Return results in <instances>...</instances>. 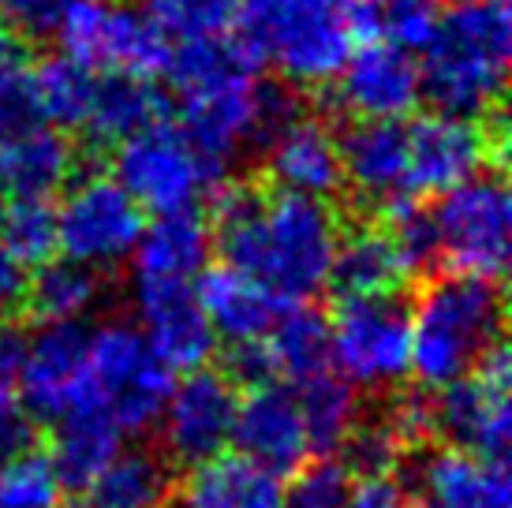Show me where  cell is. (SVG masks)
<instances>
[{"mask_svg": "<svg viewBox=\"0 0 512 508\" xmlns=\"http://www.w3.org/2000/svg\"><path fill=\"white\" fill-rule=\"evenodd\" d=\"M329 322V359L356 389L385 393L412 374V322L397 292L341 296Z\"/></svg>", "mask_w": 512, "mask_h": 508, "instance_id": "5b68a950", "label": "cell"}, {"mask_svg": "<svg viewBox=\"0 0 512 508\" xmlns=\"http://www.w3.org/2000/svg\"><path fill=\"white\" fill-rule=\"evenodd\" d=\"M281 475L247 460L243 452H217L202 464H191V475L180 486L184 508H277Z\"/></svg>", "mask_w": 512, "mask_h": 508, "instance_id": "603a6c76", "label": "cell"}, {"mask_svg": "<svg viewBox=\"0 0 512 508\" xmlns=\"http://www.w3.org/2000/svg\"><path fill=\"white\" fill-rule=\"evenodd\" d=\"M214 251V228L195 206L154 213L131 251L135 281H195Z\"/></svg>", "mask_w": 512, "mask_h": 508, "instance_id": "7402d4cb", "label": "cell"}, {"mask_svg": "<svg viewBox=\"0 0 512 508\" xmlns=\"http://www.w3.org/2000/svg\"><path fill=\"white\" fill-rule=\"evenodd\" d=\"M509 57V0H456L423 45L419 83L438 113L486 120L501 105Z\"/></svg>", "mask_w": 512, "mask_h": 508, "instance_id": "7a4b0ae2", "label": "cell"}, {"mask_svg": "<svg viewBox=\"0 0 512 508\" xmlns=\"http://www.w3.org/2000/svg\"><path fill=\"white\" fill-rule=\"evenodd\" d=\"M210 195V228L228 266L251 273L285 303H307L329 288L341 221L326 198L296 191L266 195L243 180H221Z\"/></svg>", "mask_w": 512, "mask_h": 508, "instance_id": "6da1fadb", "label": "cell"}, {"mask_svg": "<svg viewBox=\"0 0 512 508\" xmlns=\"http://www.w3.org/2000/svg\"><path fill=\"white\" fill-rule=\"evenodd\" d=\"M236 38L292 86H326L356 49L352 0H240Z\"/></svg>", "mask_w": 512, "mask_h": 508, "instance_id": "3957f363", "label": "cell"}, {"mask_svg": "<svg viewBox=\"0 0 512 508\" xmlns=\"http://www.w3.org/2000/svg\"><path fill=\"white\" fill-rule=\"evenodd\" d=\"M337 105L356 120H404L423 98L412 49L370 42L352 49L337 71Z\"/></svg>", "mask_w": 512, "mask_h": 508, "instance_id": "9a60e30c", "label": "cell"}, {"mask_svg": "<svg viewBox=\"0 0 512 508\" xmlns=\"http://www.w3.org/2000/svg\"><path fill=\"white\" fill-rule=\"evenodd\" d=\"M408 131V195L427 198L464 184L468 176L483 172L490 161H505L509 131L505 116L494 109L490 124L471 116L427 113L404 124Z\"/></svg>", "mask_w": 512, "mask_h": 508, "instance_id": "9c48e42d", "label": "cell"}, {"mask_svg": "<svg viewBox=\"0 0 512 508\" xmlns=\"http://www.w3.org/2000/svg\"><path fill=\"white\" fill-rule=\"evenodd\" d=\"M0 217H4V191H0Z\"/></svg>", "mask_w": 512, "mask_h": 508, "instance_id": "681fc988", "label": "cell"}, {"mask_svg": "<svg viewBox=\"0 0 512 508\" xmlns=\"http://www.w3.org/2000/svg\"><path fill=\"white\" fill-rule=\"evenodd\" d=\"M225 374L236 381V385H243V389H251V385H262V381L277 378V367H273V355H270V344H266V337L236 340V344H228Z\"/></svg>", "mask_w": 512, "mask_h": 508, "instance_id": "7bdbcfd3", "label": "cell"}, {"mask_svg": "<svg viewBox=\"0 0 512 508\" xmlns=\"http://www.w3.org/2000/svg\"><path fill=\"white\" fill-rule=\"evenodd\" d=\"M232 445L247 460L270 467L277 475L307 464L311 441H307V426L299 415L296 393L277 385V381L251 385L247 396H240V408H236Z\"/></svg>", "mask_w": 512, "mask_h": 508, "instance_id": "e0dca14e", "label": "cell"}, {"mask_svg": "<svg viewBox=\"0 0 512 508\" xmlns=\"http://www.w3.org/2000/svg\"><path fill=\"white\" fill-rule=\"evenodd\" d=\"M34 441H38L34 411L15 396V389L0 385V467L34 452Z\"/></svg>", "mask_w": 512, "mask_h": 508, "instance_id": "b9f144b4", "label": "cell"}, {"mask_svg": "<svg viewBox=\"0 0 512 508\" xmlns=\"http://www.w3.org/2000/svg\"><path fill=\"white\" fill-rule=\"evenodd\" d=\"M195 296H199V307L210 329L217 337H225L228 344L266 337L281 307H285V299H277L266 284L255 281L243 269L228 266V262L202 269L195 277Z\"/></svg>", "mask_w": 512, "mask_h": 508, "instance_id": "44dd1931", "label": "cell"}, {"mask_svg": "<svg viewBox=\"0 0 512 508\" xmlns=\"http://www.w3.org/2000/svg\"><path fill=\"white\" fill-rule=\"evenodd\" d=\"M438 251L449 273H471L498 281L509 266L512 240V202L501 176L475 172L464 184L438 195L430 210Z\"/></svg>", "mask_w": 512, "mask_h": 508, "instance_id": "52a82bcc", "label": "cell"}, {"mask_svg": "<svg viewBox=\"0 0 512 508\" xmlns=\"http://www.w3.org/2000/svg\"><path fill=\"white\" fill-rule=\"evenodd\" d=\"M57 471L45 456H19L0 467V508H57L60 505Z\"/></svg>", "mask_w": 512, "mask_h": 508, "instance_id": "8d00e7d4", "label": "cell"}, {"mask_svg": "<svg viewBox=\"0 0 512 508\" xmlns=\"http://www.w3.org/2000/svg\"><path fill=\"white\" fill-rule=\"evenodd\" d=\"M113 172L116 184L150 213L187 210L221 184L184 131L169 120H157L131 139L116 142Z\"/></svg>", "mask_w": 512, "mask_h": 508, "instance_id": "ba28073f", "label": "cell"}, {"mask_svg": "<svg viewBox=\"0 0 512 508\" xmlns=\"http://www.w3.org/2000/svg\"><path fill=\"white\" fill-rule=\"evenodd\" d=\"M299 415L307 426V441L311 452H341L344 441L352 438L359 426V389L341 374H314V378L299 381Z\"/></svg>", "mask_w": 512, "mask_h": 508, "instance_id": "f1b7e54d", "label": "cell"}, {"mask_svg": "<svg viewBox=\"0 0 512 508\" xmlns=\"http://www.w3.org/2000/svg\"><path fill=\"white\" fill-rule=\"evenodd\" d=\"M75 146L53 127L0 142V191L12 198H49L68 187L75 172Z\"/></svg>", "mask_w": 512, "mask_h": 508, "instance_id": "d4e9b609", "label": "cell"}, {"mask_svg": "<svg viewBox=\"0 0 512 508\" xmlns=\"http://www.w3.org/2000/svg\"><path fill=\"white\" fill-rule=\"evenodd\" d=\"M412 322V374L419 385L441 389L479 367L494 344H501V288L490 277L445 273L423 284Z\"/></svg>", "mask_w": 512, "mask_h": 508, "instance_id": "277c9868", "label": "cell"}, {"mask_svg": "<svg viewBox=\"0 0 512 508\" xmlns=\"http://www.w3.org/2000/svg\"><path fill=\"white\" fill-rule=\"evenodd\" d=\"M430 508H512L509 471L498 456L468 449H438L415 471Z\"/></svg>", "mask_w": 512, "mask_h": 508, "instance_id": "ffe728a7", "label": "cell"}, {"mask_svg": "<svg viewBox=\"0 0 512 508\" xmlns=\"http://www.w3.org/2000/svg\"><path fill=\"white\" fill-rule=\"evenodd\" d=\"M64 53L83 60L94 71H120L154 79L165 71L169 38L143 8L109 4V0H83L75 4L57 30Z\"/></svg>", "mask_w": 512, "mask_h": 508, "instance_id": "8fae6325", "label": "cell"}, {"mask_svg": "<svg viewBox=\"0 0 512 508\" xmlns=\"http://www.w3.org/2000/svg\"><path fill=\"white\" fill-rule=\"evenodd\" d=\"M19 68H27V45H23V34L0 15V75Z\"/></svg>", "mask_w": 512, "mask_h": 508, "instance_id": "c3c4849f", "label": "cell"}, {"mask_svg": "<svg viewBox=\"0 0 512 508\" xmlns=\"http://www.w3.org/2000/svg\"><path fill=\"white\" fill-rule=\"evenodd\" d=\"M299 475L292 479L288 490H281V505L277 508H344L352 494V471L337 460H322V464L296 467Z\"/></svg>", "mask_w": 512, "mask_h": 508, "instance_id": "74e56055", "label": "cell"}, {"mask_svg": "<svg viewBox=\"0 0 512 508\" xmlns=\"http://www.w3.org/2000/svg\"><path fill=\"white\" fill-rule=\"evenodd\" d=\"M385 423L397 430L404 445H419V441H427L434 434V404L423 393L400 396L397 404L385 411Z\"/></svg>", "mask_w": 512, "mask_h": 508, "instance_id": "ee69618b", "label": "cell"}, {"mask_svg": "<svg viewBox=\"0 0 512 508\" xmlns=\"http://www.w3.org/2000/svg\"><path fill=\"white\" fill-rule=\"evenodd\" d=\"M266 172L277 191L329 198L344 187L341 139L333 127L311 116H296L292 124L266 142Z\"/></svg>", "mask_w": 512, "mask_h": 508, "instance_id": "ac0fdd59", "label": "cell"}, {"mask_svg": "<svg viewBox=\"0 0 512 508\" xmlns=\"http://www.w3.org/2000/svg\"><path fill=\"white\" fill-rule=\"evenodd\" d=\"M344 184L359 198L389 206L408 195V131L404 120H356L341 139Z\"/></svg>", "mask_w": 512, "mask_h": 508, "instance_id": "d6986e66", "label": "cell"}, {"mask_svg": "<svg viewBox=\"0 0 512 508\" xmlns=\"http://www.w3.org/2000/svg\"><path fill=\"white\" fill-rule=\"evenodd\" d=\"M438 0H352V23L359 38L400 49H423L438 27Z\"/></svg>", "mask_w": 512, "mask_h": 508, "instance_id": "1f68e13d", "label": "cell"}, {"mask_svg": "<svg viewBox=\"0 0 512 508\" xmlns=\"http://www.w3.org/2000/svg\"><path fill=\"white\" fill-rule=\"evenodd\" d=\"M120 434L124 430L113 423V415L101 408L94 396L68 415H60L53 452H49L60 490H90V482L98 479L105 464L120 452Z\"/></svg>", "mask_w": 512, "mask_h": 508, "instance_id": "cb8c5ba5", "label": "cell"}, {"mask_svg": "<svg viewBox=\"0 0 512 508\" xmlns=\"http://www.w3.org/2000/svg\"><path fill=\"white\" fill-rule=\"evenodd\" d=\"M240 0H143V12L157 23L165 38L187 42V38H206V34H225L232 30Z\"/></svg>", "mask_w": 512, "mask_h": 508, "instance_id": "d590c367", "label": "cell"}, {"mask_svg": "<svg viewBox=\"0 0 512 508\" xmlns=\"http://www.w3.org/2000/svg\"><path fill=\"white\" fill-rule=\"evenodd\" d=\"M94 508H165L172 497L169 460L154 449H120L90 482Z\"/></svg>", "mask_w": 512, "mask_h": 508, "instance_id": "4316f807", "label": "cell"}, {"mask_svg": "<svg viewBox=\"0 0 512 508\" xmlns=\"http://www.w3.org/2000/svg\"><path fill=\"white\" fill-rule=\"evenodd\" d=\"M27 340L30 333H23L19 325H12L8 318L0 322V385L4 389H15V381H19V370L27 359Z\"/></svg>", "mask_w": 512, "mask_h": 508, "instance_id": "7dc6e473", "label": "cell"}, {"mask_svg": "<svg viewBox=\"0 0 512 508\" xmlns=\"http://www.w3.org/2000/svg\"><path fill=\"white\" fill-rule=\"evenodd\" d=\"M400 281H404V269L385 228H352L337 240L333 266H329V284L337 288V296L397 292Z\"/></svg>", "mask_w": 512, "mask_h": 508, "instance_id": "83f0119b", "label": "cell"}, {"mask_svg": "<svg viewBox=\"0 0 512 508\" xmlns=\"http://www.w3.org/2000/svg\"><path fill=\"white\" fill-rule=\"evenodd\" d=\"M273 367L292 381H307L329 370V322L307 303H285L266 333Z\"/></svg>", "mask_w": 512, "mask_h": 508, "instance_id": "4dcf8cb0", "label": "cell"}, {"mask_svg": "<svg viewBox=\"0 0 512 508\" xmlns=\"http://www.w3.org/2000/svg\"><path fill=\"white\" fill-rule=\"evenodd\" d=\"M344 508H412V505H408L404 486L393 482V475H382V479H363L359 486H352Z\"/></svg>", "mask_w": 512, "mask_h": 508, "instance_id": "f6af8a7d", "label": "cell"}, {"mask_svg": "<svg viewBox=\"0 0 512 508\" xmlns=\"http://www.w3.org/2000/svg\"><path fill=\"white\" fill-rule=\"evenodd\" d=\"M135 314L169 370H195L214 355L217 333L195 296V281H135Z\"/></svg>", "mask_w": 512, "mask_h": 508, "instance_id": "2e32d148", "label": "cell"}, {"mask_svg": "<svg viewBox=\"0 0 512 508\" xmlns=\"http://www.w3.org/2000/svg\"><path fill=\"white\" fill-rule=\"evenodd\" d=\"M34 75V90H38V105H42L45 124L57 127H83L90 101H94V86H98V71L86 68L83 60L49 57Z\"/></svg>", "mask_w": 512, "mask_h": 508, "instance_id": "d6a6232c", "label": "cell"}, {"mask_svg": "<svg viewBox=\"0 0 512 508\" xmlns=\"http://www.w3.org/2000/svg\"><path fill=\"white\" fill-rule=\"evenodd\" d=\"M105 303V281L101 269L79 266L72 258L64 262H45L38 273L30 277L27 288V307L42 322H83L90 311H98Z\"/></svg>", "mask_w": 512, "mask_h": 508, "instance_id": "f546056e", "label": "cell"}, {"mask_svg": "<svg viewBox=\"0 0 512 508\" xmlns=\"http://www.w3.org/2000/svg\"><path fill=\"white\" fill-rule=\"evenodd\" d=\"M42 105H38V90H34V75L30 68L8 71L0 75V142L27 135L34 127H42Z\"/></svg>", "mask_w": 512, "mask_h": 508, "instance_id": "ab89813d", "label": "cell"}, {"mask_svg": "<svg viewBox=\"0 0 512 508\" xmlns=\"http://www.w3.org/2000/svg\"><path fill=\"white\" fill-rule=\"evenodd\" d=\"M57 210V251L90 269H113L128 262L143 236V206L109 180L83 176L64 191Z\"/></svg>", "mask_w": 512, "mask_h": 508, "instance_id": "30bf717a", "label": "cell"}, {"mask_svg": "<svg viewBox=\"0 0 512 508\" xmlns=\"http://www.w3.org/2000/svg\"><path fill=\"white\" fill-rule=\"evenodd\" d=\"M404 441L393 426L382 419H374V423H363L352 430V438L344 441V452H348V464L356 467L363 479H382V475H393V467L400 464V456H404Z\"/></svg>", "mask_w": 512, "mask_h": 508, "instance_id": "f35d334b", "label": "cell"}, {"mask_svg": "<svg viewBox=\"0 0 512 508\" xmlns=\"http://www.w3.org/2000/svg\"><path fill=\"white\" fill-rule=\"evenodd\" d=\"M240 385L225 370H184V381H172V393L161 408V445L176 464H202L232 445V426L240 408Z\"/></svg>", "mask_w": 512, "mask_h": 508, "instance_id": "4fadbf2b", "label": "cell"}, {"mask_svg": "<svg viewBox=\"0 0 512 508\" xmlns=\"http://www.w3.org/2000/svg\"><path fill=\"white\" fill-rule=\"evenodd\" d=\"M389 221H385V236L397 251V262L404 269V277H427L441 262L438 251V232L430 221V210L415 206L412 198H400L385 206Z\"/></svg>", "mask_w": 512, "mask_h": 508, "instance_id": "e575fe53", "label": "cell"}, {"mask_svg": "<svg viewBox=\"0 0 512 508\" xmlns=\"http://www.w3.org/2000/svg\"><path fill=\"white\" fill-rule=\"evenodd\" d=\"M0 247L23 266H45L57 254V210L45 198H15L0 217Z\"/></svg>", "mask_w": 512, "mask_h": 508, "instance_id": "836d02e7", "label": "cell"}, {"mask_svg": "<svg viewBox=\"0 0 512 508\" xmlns=\"http://www.w3.org/2000/svg\"><path fill=\"white\" fill-rule=\"evenodd\" d=\"M90 333L83 322H45L27 340V359L19 370V400L34 415L53 419L90 400V367H86Z\"/></svg>", "mask_w": 512, "mask_h": 508, "instance_id": "5bb4252c", "label": "cell"}, {"mask_svg": "<svg viewBox=\"0 0 512 508\" xmlns=\"http://www.w3.org/2000/svg\"><path fill=\"white\" fill-rule=\"evenodd\" d=\"M512 370L505 340L479 359V367L464 378L441 385L434 404V434H445L456 449L479 456H505L512 438Z\"/></svg>", "mask_w": 512, "mask_h": 508, "instance_id": "7c38bea8", "label": "cell"}, {"mask_svg": "<svg viewBox=\"0 0 512 508\" xmlns=\"http://www.w3.org/2000/svg\"><path fill=\"white\" fill-rule=\"evenodd\" d=\"M165 113H169V101H165V90H157L154 79L109 71L94 86V101H90L83 127L94 142L116 146V142L131 139L135 131L165 120Z\"/></svg>", "mask_w": 512, "mask_h": 508, "instance_id": "484cf974", "label": "cell"}, {"mask_svg": "<svg viewBox=\"0 0 512 508\" xmlns=\"http://www.w3.org/2000/svg\"><path fill=\"white\" fill-rule=\"evenodd\" d=\"M83 0H0V15L23 38H57L60 23Z\"/></svg>", "mask_w": 512, "mask_h": 508, "instance_id": "60d3db41", "label": "cell"}, {"mask_svg": "<svg viewBox=\"0 0 512 508\" xmlns=\"http://www.w3.org/2000/svg\"><path fill=\"white\" fill-rule=\"evenodd\" d=\"M27 288H30L27 266L15 262L12 254L0 247V322L27 307Z\"/></svg>", "mask_w": 512, "mask_h": 508, "instance_id": "bcb514c9", "label": "cell"}, {"mask_svg": "<svg viewBox=\"0 0 512 508\" xmlns=\"http://www.w3.org/2000/svg\"><path fill=\"white\" fill-rule=\"evenodd\" d=\"M90 396L113 415L124 434L157 426L172 393V370L157 359L143 329L131 322H105L86 344Z\"/></svg>", "mask_w": 512, "mask_h": 508, "instance_id": "8992f818", "label": "cell"}]
</instances>
